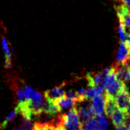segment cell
<instances>
[{
    "instance_id": "obj_17",
    "label": "cell",
    "mask_w": 130,
    "mask_h": 130,
    "mask_svg": "<svg viewBox=\"0 0 130 130\" xmlns=\"http://www.w3.org/2000/svg\"><path fill=\"white\" fill-rule=\"evenodd\" d=\"M81 130H101L95 118L89 119L87 121L82 122Z\"/></svg>"
},
{
    "instance_id": "obj_2",
    "label": "cell",
    "mask_w": 130,
    "mask_h": 130,
    "mask_svg": "<svg viewBox=\"0 0 130 130\" xmlns=\"http://www.w3.org/2000/svg\"><path fill=\"white\" fill-rule=\"evenodd\" d=\"M126 86V84L119 81L115 74V67H111V71L109 73L106 81V86H105V96L115 98L119 92Z\"/></svg>"
},
{
    "instance_id": "obj_28",
    "label": "cell",
    "mask_w": 130,
    "mask_h": 130,
    "mask_svg": "<svg viewBox=\"0 0 130 130\" xmlns=\"http://www.w3.org/2000/svg\"><path fill=\"white\" fill-rule=\"evenodd\" d=\"M129 51H130V48H129Z\"/></svg>"
},
{
    "instance_id": "obj_26",
    "label": "cell",
    "mask_w": 130,
    "mask_h": 130,
    "mask_svg": "<svg viewBox=\"0 0 130 130\" xmlns=\"http://www.w3.org/2000/svg\"><path fill=\"white\" fill-rule=\"evenodd\" d=\"M127 115H128V118L130 119V104H129V106H128V109H127Z\"/></svg>"
},
{
    "instance_id": "obj_20",
    "label": "cell",
    "mask_w": 130,
    "mask_h": 130,
    "mask_svg": "<svg viewBox=\"0 0 130 130\" xmlns=\"http://www.w3.org/2000/svg\"><path fill=\"white\" fill-rule=\"evenodd\" d=\"M36 91L30 86H26L24 87V94H25V97L26 101L31 100V99L35 96Z\"/></svg>"
},
{
    "instance_id": "obj_1",
    "label": "cell",
    "mask_w": 130,
    "mask_h": 130,
    "mask_svg": "<svg viewBox=\"0 0 130 130\" xmlns=\"http://www.w3.org/2000/svg\"><path fill=\"white\" fill-rule=\"evenodd\" d=\"M59 124L62 126L64 130H81L82 123L80 122L77 107L71 109L67 113L59 115Z\"/></svg>"
},
{
    "instance_id": "obj_4",
    "label": "cell",
    "mask_w": 130,
    "mask_h": 130,
    "mask_svg": "<svg viewBox=\"0 0 130 130\" xmlns=\"http://www.w3.org/2000/svg\"><path fill=\"white\" fill-rule=\"evenodd\" d=\"M44 101L45 100L43 99L42 95L39 93V92H36L35 96L31 100L26 101V105L28 106L29 110L31 113L32 116H39L42 114Z\"/></svg>"
},
{
    "instance_id": "obj_9",
    "label": "cell",
    "mask_w": 130,
    "mask_h": 130,
    "mask_svg": "<svg viewBox=\"0 0 130 130\" xmlns=\"http://www.w3.org/2000/svg\"><path fill=\"white\" fill-rule=\"evenodd\" d=\"M65 95V91L63 90V86L61 85L59 87H56L51 90H48L44 91V99L50 101H56L59 99L63 98Z\"/></svg>"
},
{
    "instance_id": "obj_29",
    "label": "cell",
    "mask_w": 130,
    "mask_h": 130,
    "mask_svg": "<svg viewBox=\"0 0 130 130\" xmlns=\"http://www.w3.org/2000/svg\"><path fill=\"white\" fill-rule=\"evenodd\" d=\"M129 66H130V65H129ZM129 83H130V82H129Z\"/></svg>"
},
{
    "instance_id": "obj_12",
    "label": "cell",
    "mask_w": 130,
    "mask_h": 130,
    "mask_svg": "<svg viewBox=\"0 0 130 130\" xmlns=\"http://www.w3.org/2000/svg\"><path fill=\"white\" fill-rule=\"evenodd\" d=\"M54 103H55L58 109H59V111H62L63 109H71L74 108L77 102L76 101L73 100V99H70L64 95L63 98L54 101Z\"/></svg>"
},
{
    "instance_id": "obj_5",
    "label": "cell",
    "mask_w": 130,
    "mask_h": 130,
    "mask_svg": "<svg viewBox=\"0 0 130 130\" xmlns=\"http://www.w3.org/2000/svg\"><path fill=\"white\" fill-rule=\"evenodd\" d=\"M116 12L119 23L124 27L128 33L130 30V9L125 5L122 4L116 7Z\"/></svg>"
},
{
    "instance_id": "obj_6",
    "label": "cell",
    "mask_w": 130,
    "mask_h": 130,
    "mask_svg": "<svg viewBox=\"0 0 130 130\" xmlns=\"http://www.w3.org/2000/svg\"><path fill=\"white\" fill-rule=\"evenodd\" d=\"M115 99L117 107L123 111L127 112V109L130 104V93L128 90V87H125L116 95Z\"/></svg>"
},
{
    "instance_id": "obj_16",
    "label": "cell",
    "mask_w": 130,
    "mask_h": 130,
    "mask_svg": "<svg viewBox=\"0 0 130 130\" xmlns=\"http://www.w3.org/2000/svg\"><path fill=\"white\" fill-rule=\"evenodd\" d=\"M2 46L3 52L5 54V67L7 68H11L12 66V55H11V51L9 50V46L7 39L5 37L2 38Z\"/></svg>"
},
{
    "instance_id": "obj_3",
    "label": "cell",
    "mask_w": 130,
    "mask_h": 130,
    "mask_svg": "<svg viewBox=\"0 0 130 130\" xmlns=\"http://www.w3.org/2000/svg\"><path fill=\"white\" fill-rule=\"evenodd\" d=\"M111 68H105L103 71L99 73H90L87 75V79L88 82V87L99 89L103 91L106 86V81L109 73H110Z\"/></svg>"
},
{
    "instance_id": "obj_23",
    "label": "cell",
    "mask_w": 130,
    "mask_h": 130,
    "mask_svg": "<svg viewBox=\"0 0 130 130\" xmlns=\"http://www.w3.org/2000/svg\"><path fill=\"white\" fill-rule=\"evenodd\" d=\"M17 95H18V103H22V102H25L26 97H25V94H24V90L21 88H18L17 89Z\"/></svg>"
},
{
    "instance_id": "obj_27",
    "label": "cell",
    "mask_w": 130,
    "mask_h": 130,
    "mask_svg": "<svg viewBox=\"0 0 130 130\" xmlns=\"http://www.w3.org/2000/svg\"><path fill=\"white\" fill-rule=\"evenodd\" d=\"M56 128H58V130H64V128H63L61 125H59H59H57V126H56Z\"/></svg>"
},
{
    "instance_id": "obj_24",
    "label": "cell",
    "mask_w": 130,
    "mask_h": 130,
    "mask_svg": "<svg viewBox=\"0 0 130 130\" xmlns=\"http://www.w3.org/2000/svg\"><path fill=\"white\" fill-rule=\"evenodd\" d=\"M116 130H130V126L124 125V126H121V127L117 128Z\"/></svg>"
},
{
    "instance_id": "obj_14",
    "label": "cell",
    "mask_w": 130,
    "mask_h": 130,
    "mask_svg": "<svg viewBox=\"0 0 130 130\" xmlns=\"http://www.w3.org/2000/svg\"><path fill=\"white\" fill-rule=\"evenodd\" d=\"M78 115H79L80 120L83 122L87 121L89 119H91L94 118V113L92 111L91 106H83L77 108Z\"/></svg>"
},
{
    "instance_id": "obj_22",
    "label": "cell",
    "mask_w": 130,
    "mask_h": 130,
    "mask_svg": "<svg viewBox=\"0 0 130 130\" xmlns=\"http://www.w3.org/2000/svg\"><path fill=\"white\" fill-rule=\"evenodd\" d=\"M65 96H67L70 99H73V100L76 101L77 103L78 102H83L81 100V98L79 96V95H78L77 91H73V90H70L67 92H65Z\"/></svg>"
},
{
    "instance_id": "obj_15",
    "label": "cell",
    "mask_w": 130,
    "mask_h": 130,
    "mask_svg": "<svg viewBox=\"0 0 130 130\" xmlns=\"http://www.w3.org/2000/svg\"><path fill=\"white\" fill-rule=\"evenodd\" d=\"M59 109L54 101H44V107H43V113L47 115H55L59 113Z\"/></svg>"
},
{
    "instance_id": "obj_7",
    "label": "cell",
    "mask_w": 130,
    "mask_h": 130,
    "mask_svg": "<svg viewBox=\"0 0 130 130\" xmlns=\"http://www.w3.org/2000/svg\"><path fill=\"white\" fill-rule=\"evenodd\" d=\"M105 97L103 95V94L98 95L91 99V108L95 116L105 114Z\"/></svg>"
},
{
    "instance_id": "obj_10",
    "label": "cell",
    "mask_w": 130,
    "mask_h": 130,
    "mask_svg": "<svg viewBox=\"0 0 130 130\" xmlns=\"http://www.w3.org/2000/svg\"><path fill=\"white\" fill-rule=\"evenodd\" d=\"M111 120L113 124H114L116 128L121 127V126L126 125L127 122L128 120V116L127 113L119 109V108L114 112V114L111 115Z\"/></svg>"
},
{
    "instance_id": "obj_8",
    "label": "cell",
    "mask_w": 130,
    "mask_h": 130,
    "mask_svg": "<svg viewBox=\"0 0 130 130\" xmlns=\"http://www.w3.org/2000/svg\"><path fill=\"white\" fill-rule=\"evenodd\" d=\"M130 59V51L124 43H120L116 54V64L118 66L120 65H127Z\"/></svg>"
},
{
    "instance_id": "obj_18",
    "label": "cell",
    "mask_w": 130,
    "mask_h": 130,
    "mask_svg": "<svg viewBox=\"0 0 130 130\" xmlns=\"http://www.w3.org/2000/svg\"><path fill=\"white\" fill-rule=\"evenodd\" d=\"M18 109L15 108L14 110H12L11 113H9L8 115L7 116V117L5 118V119L3 120V122L1 124H0V130H2L3 128H5L7 127V125H8L9 123H11L13 119H14L17 116H18Z\"/></svg>"
},
{
    "instance_id": "obj_11",
    "label": "cell",
    "mask_w": 130,
    "mask_h": 130,
    "mask_svg": "<svg viewBox=\"0 0 130 130\" xmlns=\"http://www.w3.org/2000/svg\"><path fill=\"white\" fill-rule=\"evenodd\" d=\"M115 74L117 78L121 81L122 83L126 84L130 82V66L129 64L127 65H115Z\"/></svg>"
},
{
    "instance_id": "obj_21",
    "label": "cell",
    "mask_w": 130,
    "mask_h": 130,
    "mask_svg": "<svg viewBox=\"0 0 130 130\" xmlns=\"http://www.w3.org/2000/svg\"><path fill=\"white\" fill-rule=\"evenodd\" d=\"M118 32H119V39H120L121 43H125L126 40H127V37H128V33L126 31L125 28L122 25H119L118 28Z\"/></svg>"
},
{
    "instance_id": "obj_25",
    "label": "cell",
    "mask_w": 130,
    "mask_h": 130,
    "mask_svg": "<svg viewBox=\"0 0 130 130\" xmlns=\"http://www.w3.org/2000/svg\"><path fill=\"white\" fill-rule=\"evenodd\" d=\"M120 1L124 3V5H125L127 8L130 9V0H120Z\"/></svg>"
},
{
    "instance_id": "obj_19",
    "label": "cell",
    "mask_w": 130,
    "mask_h": 130,
    "mask_svg": "<svg viewBox=\"0 0 130 130\" xmlns=\"http://www.w3.org/2000/svg\"><path fill=\"white\" fill-rule=\"evenodd\" d=\"M96 120L101 130H107L109 124H108L107 119L105 118V116L104 115L96 116Z\"/></svg>"
},
{
    "instance_id": "obj_13",
    "label": "cell",
    "mask_w": 130,
    "mask_h": 130,
    "mask_svg": "<svg viewBox=\"0 0 130 130\" xmlns=\"http://www.w3.org/2000/svg\"><path fill=\"white\" fill-rule=\"evenodd\" d=\"M105 114L108 117L110 118L111 115L114 114V112L118 109L117 105H116L115 99L113 97L105 96Z\"/></svg>"
}]
</instances>
